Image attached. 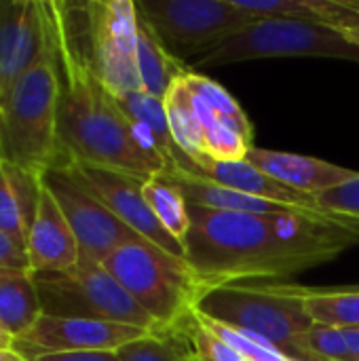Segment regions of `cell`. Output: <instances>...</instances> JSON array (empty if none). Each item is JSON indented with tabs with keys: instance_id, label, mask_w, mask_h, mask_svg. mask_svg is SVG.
Masks as SVG:
<instances>
[{
	"instance_id": "1",
	"label": "cell",
	"mask_w": 359,
	"mask_h": 361,
	"mask_svg": "<svg viewBox=\"0 0 359 361\" xmlns=\"http://www.w3.org/2000/svg\"><path fill=\"white\" fill-rule=\"evenodd\" d=\"M186 262L205 290L252 279L290 277L359 243L347 218L281 212L237 214L188 203Z\"/></svg>"
},
{
	"instance_id": "2",
	"label": "cell",
	"mask_w": 359,
	"mask_h": 361,
	"mask_svg": "<svg viewBox=\"0 0 359 361\" xmlns=\"http://www.w3.org/2000/svg\"><path fill=\"white\" fill-rule=\"evenodd\" d=\"M59 72V146L66 161L150 180L169 165L144 144L116 97L93 70L83 2H44Z\"/></svg>"
},
{
	"instance_id": "3",
	"label": "cell",
	"mask_w": 359,
	"mask_h": 361,
	"mask_svg": "<svg viewBox=\"0 0 359 361\" xmlns=\"http://www.w3.org/2000/svg\"><path fill=\"white\" fill-rule=\"evenodd\" d=\"M47 17V8H44ZM59 72L47 17L44 44L36 61L0 99V159L34 178L61 165Z\"/></svg>"
},
{
	"instance_id": "4",
	"label": "cell",
	"mask_w": 359,
	"mask_h": 361,
	"mask_svg": "<svg viewBox=\"0 0 359 361\" xmlns=\"http://www.w3.org/2000/svg\"><path fill=\"white\" fill-rule=\"evenodd\" d=\"M195 313L250 336L290 361H294L296 341L313 326L300 298L284 286L269 283H224L209 288L199 296Z\"/></svg>"
},
{
	"instance_id": "5",
	"label": "cell",
	"mask_w": 359,
	"mask_h": 361,
	"mask_svg": "<svg viewBox=\"0 0 359 361\" xmlns=\"http://www.w3.org/2000/svg\"><path fill=\"white\" fill-rule=\"evenodd\" d=\"M104 267L154 317L163 334L190 319L205 292L186 258H178L146 239L118 247L104 260Z\"/></svg>"
},
{
	"instance_id": "6",
	"label": "cell",
	"mask_w": 359,
	"mask_h": 361,
	"mask_svg": "<svg viewBox=\"0 0 359 361\" xmlns=\"http://www.w3.org/2000/svg\"><path fill=\"white\" fill-rule=\"evenodd\" d=\"M34 283L42 315L112 322L163 334L154 317H150L129 296V292L106 271L102 262L80 256L74 271L34 277Z\"/></svg>"
},
{
	"instance_id": "7",
	"label": "cell",
	"mask_w": 359,
	"mask_h": 361,
	"mask_svg": "<svg viewBox=\"0 0 359 361\" xmlns=\"http://www.w3.org/2000/svg\"><path fill=\"white\" fill-rule=\"evenodd\" d=\"M264 57H336L359 61V49L317 21L262 19L195 57L188 68L229 66Z\"/></svg>"
},
{
	"instance_id": "8",
	"label": "cell",
	"mask_w": 359,
	"mask_h": 361,
	"mask_svg": "<svg viewBox=\"0 0 359 361\" xmlns=\"http://www.w3.org/2000/svg\"><path fill=\"white\" fill-rule=\"evenodd\" d=\"M135 8L184 63L188 55L199 57L258 21L235 0H135Z\"/></svg>"
},
{
	"instance_id": "9",
	"label": "cell",
	"mask_w": 359,
	"mask_h": 361,
	"mask_svg": "<svg viewBox=\"0 0 359 361\" xmlns=\"http://www.w3.org/2000/svg\"><path fill=\"white\" fill-rule=\"evenodd\" d=\"M89 57L106 89L118 97L142 91L138 76V8L133 0L83 2Z\"/></svg>"
},
{
	"instance_id": "10",
	"label": "cell",
	"mask_w": 359,
	"mask_h": 361,
	"mask_svg": "<svg viewBox=\"0 0 359 361\" xmlns=\"http://www.w3.org/2000/svg\"><path fill=\"white\" fill-rule=\"evenodd\" d=\"M42 182L63 212L78 241L83 258L104 264V260L118 247L142 241V237L133 228L121 222L68 169L55 167L42 176Z\"/></svg>"
},
{
	"instance_id": "11",
	"label": "cell",
	"mask_w": 359,
	"mask_h": 361,
	"mask_svg": "<svg viewBox=\"0 0 359 361\" xmlns=\"http://www.w3.org/2000/svg\"><path fill=\"white\" fill-rule=\"evenodd\" d=\"M68 169L87 190H91L121 222H125L129 228H133L142 239L159 245L161 250L184 258V245L178 243L157 220L152 214L150 205L144 199V182L135 176L89 165V163H78V161H66L59 165Z\"/></svg>"
},
{
	"instance_id": "12",
	"label": "cell",
	"mask_w": 359,
	"mask_h": 361,
	"mask_svg": "<svg viewBox=\"0 0 359 361\" xmlns=\"http://www.w3.org/2000/svg\"><path fill=\"white\" fill-rule=\"evenodd\" d=\"M152 332L95 319H72V317H49L40 315L38 322L15 341V351L25 360L57 353H93L112 351L140 341Z\"/></svg>"
},
{
	"instance_id": "13",
	"label": "cell",
	"mask_w": 359,
	"mask_h": 361,
	"mask_svg": "<svg viewBox=\"0 0 359 361\" xmlns=\"http://www.w3.org/2000/svg\"><path fill=\"white\" fill-rule=\"evenodd\" d=\"M167 169H178L186 176H193V178H199V180H205V182L250 195V197H258V199H267V201H273L279 205H288V207H294L300 212L324 214L311 195L300 192V190L279 182L275 178H271L269 173H264L262 169L252 165L248 159H243V161H216L209 157L190 159L176 146V150L171 152Z\"/></svg>"
},
{
	"instance_id": "14",
	"label": "cell",
	"mask_w": 359,
	"mask_h": 361,
	"mask_svg": "<svg viewBox=\"0 0 359 361\" xmlns=\"http://www.w3.org/2000/svg\"><path fill=\"white\" fill-rule=\"evenodd\" d=\"M44 34L42 0H0V99L36 61Z\"/></svg>"
},
{
	"instance_id": "15",
	"label": "cell",
	"mask_w": 359,
	"mask_h": 361,
	"mask_svg": "<svg viewBox=\"0 0 359 361\" xmlns=\"http://www.w3.org/2000/svg\"><path fill=\"white\" fill-rule=\"evenodd\" d=\"M28 260L32 277L63 275L74 271L80 262L78 241L42 178L36 214L28 235Z\"/></svg>"
},
{
	"instance_id": "16",
	"label": "cell",
	"mask_w": 359,
	"mask_h": 361,
	"mask_svg": "<svg viewBox=\"0 0 359 361\" xmlns=\"http://www.w3.org/2000/svg\"><path fill=\"white\" fill-rule=\"evenodd\" d=\"M248 161L258 169H262L264 173H269L271 178L311 197L343 186L359 176V171L355 169L341 167L324 159L284 152V150H269L258 146H252V150L248 152Z\"/></svg>"
},
{
	"instance_id": "17",
	"label": "cell",
	"mask_w": 359,
	"mask_h": 361,
	"mask_svg": "<svg viewBox=\"0 0 359 361\" xmlns=\"http://www.w3.org/2000/svg\"><path fill=\"white\" fill-rule=\"evenodd\" d=\"M40 178L0 161V231L28 250V235L36 214Z\"/></svg>"
},
{
	"instance_id": "18",
	"label": "cell",
	"mask_w": 359,
	"mask_h": 361,
	"mask_svg": "<svg viewBox=\"0 0 359 361\" xmlns=\"http://www.w3.org/2000/svg\"><path fill=\"white\" fill-rule=\"evenodd\" d=\"M178 188L180 192L186 197L188 203L199 205V207H207V209H218V212H237V214H281V212H300L288 205H279L267 199H258V197H250L193 176H186L178 169H165L163 171ZM315 214V212H309ZM328 216V214H326Z\"/></svg>"
},
{
	"instance_id": "19",
	"label": "cell",
	"mask_w": 359,
	"mask_h": 361,
	"mask_svg": "<svg viewBox=\"0 0 359 361\" xmlns=\"http://www.w3.org/2000/svg\"><path fill=\"white\" fill-rule=\"evenodd\" d=\"M186 72L188 66L167 51V47L138 13V76L142 91L163 99L169 87Z\"/></svg>"
},
{
	"instance_id": "20",
	"label": "cell",
	"mask_w": 359,
	"mask_h": 361,
	"mask_svg": "<svg viewBox=\"0 0 359 361\" xmlns=\"http://www.w3.org/2000/svg\"><path fill=\"white\" fill-rule=\"evenodd\" d=\"M116 102L123 108V112L129 116L133 127L138 129L144 144L148 148H152L154 152H159L161 157H165V161L169 165L176 144H174V137L169 131L163 99L152 97L144 91H133V93L118 95Z\"/></svg>"
},
{
	"instance_id": "21",
	"label": "cell",
	"mask_w": 359,
	"mask_h": 361,
	"mask_svg": "<svg viewBox=\"0 0 359 361\" xmlns=\"http://www.w3.org/2000/svg\"><path fill=\"white\" fill-rule=\"evenodd\" d=\"M303 300L313 324L336 330L359 328V288L351 290H315L305 286H284Z\"/></svg>"
},
{
	"instance_id": "22",
	"label": "cell",
	"mask_w": 359,
	"mask_h": 361,
	"mask_svg": "<svg viewBox=\"0 0 359 361\" xmlns=\"http://www.w3.org/2000/svg\"><path fill=\"white\" fill-rule=\"evenodd\" d=\"M42 315L34 277L15 273L0 281V324L17 341Z\"/></svg>"
},
{
	"instance_id": "23",
	"label": "cell",
	"mask_w": 359,
	"mask_h": 361,
	"mask_svg": "<svg viewBox=\"0 0 359 361\" xmlns=\"http://www.w3.org/2000/svg\"><path fill=\"white\" fill-rule=\"evenodd\" d=\"M163 104H165V114H167L174 144L190 159L205 157L203 152L205 129L201 121L197 118V112L193 106V93L188 91L184 78H178L169 87L167 95L163 97Z\"/></svg>"
},
{
	"instance_id": "24",
	"label": "cell",
	"mask_w": 359,
	"mask_h": 361,
	"mask_svg": "<svg viewBox=\"0 0 359 361\" xmlns=\"http://www.w3.org/2000/svg\"><path fill=\"white\" fill-rule=\"evenodd\" d=\"M144 199L150 205L157 220L161 222V226L178 243L184 245L190 231V218H188V201L180 192V188L165 173H159L144 182Z\"/></svg>"
},
{
	"instance_id": "25",
	"label": "cell",
	"mask_w": 359,
	"mask_h": 361,
	"mask_svg": "<svg viewBox=\"0 0 359 361\" xmlns=\"http://www.w3.org/2000/svg\"><path fill=\"white\" fill-rule=\"evenodd\" d=\"M186 87L201 97L205 104H209L214 108V112L218 114V121L229 125L231 129H235L237 133H241L243 137H248L250 142H254L252 137V123L248 118V114L243 112V108L239 106V102L216 80H212L209 76H203L195 70L188 68V72L182 76Z\"/></svg>"
},
{
	"instance_id": "26",
	"label": "cell",
	"mask_w": 359,
	"mask_h": 361,
	"mask_svg": "<svg viewBox=\"0 0 359 361\" xmlns=\"http://www.w3.org/2000/svg\"><path fill=\"white\" fill-rule=\"evenodd\" d=\"M294 361H353L343 330L313 324L294 345Z\"/></svg>"
},
{
	"instance_id": "27",
	"label": "cell",
	"mask_w": 359,
	"mask_h": 361,
	"mask_svg": "<svg viewBox=\"0 0 359 361\" xmlns=\"http://www.w3.org/2000/svg\"><path fill=\"white\" fill-rule=\"evenodd\" d=\"M317 23L339 32L359 49V0H313Z\"/></svg>"
},
{
	"instance_id": "28",
	"label": "cell",
	"mask_w": 359,
	"mask_h": 361,
	"mask_svg": "<svg viewBox=\"0 0 359 361\" xmlns=\"http://www.w3.org/2000/svg\"><path fill=\"white\" fill-rule=\"evenodd\" d=\"M254 142L237 133L224 123H214L205 129L203 135V152L216 161H243L252 150Z\"/></svg>"
},
{
	"instance_id": "29",
	"label": "cell",
	"mask_w": 359,
	"mask_h": 361,
	"mask_svg": "<svg viewBox=\"0 0 359 361\" xmlns=\"http://www.w3.org/2000/svg\"><path fill=\"white\" fill-rule=\"evenodd\" d=\"M190 324H193L190 338L195 345V355H199L203 361H254L239 353L222 336H218L214 328L195 311L190 315Z\"/></svg>"
},
{
	"instance_id": "30",
	"label": "cell",
	"mask_w": 359,
	"mask_h": 361,
	"mask_svg": "<svg viewBox=\"0 0 359 361\" xmlns=\"http://www.w3.org/2000/svg\"><path fill=\"white\" fill-rule=\"evenodd\" d=\"M235 4L254 15L258 21L262 19H300V21H317L313 0H235Z\"/></svg>"
},
{
	"instance_id": "31",
	"label": "cell",
	"mask_w": 359,
	"mask_h": 361,
	"mask_svg": "<svg viewBox=\"0 0 359 361\" xmlns=\"http://www.w3.org/2000/svg\"><path fill=\"white\" fill-rule=\"evenodd\" d=\"M324 214L347 218L359 233V176L351 182L313 197Z\"/></svg>"
},
{
	"instance_id": "32",
	"label": "cell",
	"mask_w": 359,
	"mask_h": 361,
	"mask_svg": "<svg viewBox=\"0 0 359 361\" xmlns=\"http://www.w3.org/2000/svg\"><path fill=\"white\" fill-rule=\"evenodd\" d=\"M123 361H188L163 334H148L116 351Z\"/></svg>"
},
{
	"instance_id": "33",
	"label": "cell",
	"mask_w": 359,
	"mask_h": 361,
	"mask_svg": "<svg viewBox=\"0 0 359 361\" xmlns=\"http://www.w3.org/2000/svg\"><path fill=\"white\" fill-rule=\"evenodd\" d=\"M0 269L30 273L28 250L2 231H0Z\"/></svg>"
},
{
	"instance_id": "34",
	"label": "cell",
	"mask_w": 359,
	"mask_h": 361,
	"mask_svg": "<svg viewBox=\"0 0 359 361\" xmlns=\"http://www.w3.org/2000/svg\"><path fill=\"white\" fill-rule=\"evenodd\" d=\"M30 361H123L112 351H93V353H57V355H40Z\"/></svg>"
},
{
	"instance_id": "35",
	"label": "cell",
	"mask_w": 359,
	"mask_h": 361,
	"mask_svg": "<svg viewBox=\"0 0 359 361\" xmlns=\"http://www.w3.org/2000/svg\"><path fill=\"white\" fill-rule=\"evenodd\" d=\"M343 336H345V343H347V349H349L351 360L359 361V328L343 330Z\"/></svg>"
},
{
	"instance_id": "36",
	"label": "cell",
	"mask_w": 359,
	"mask_h": 361,
	"mask_svg": "<svg viewBox=\"0 0 359 361\" xmlns=\"http://www.w3.org/2000/svg\"><path fill=\"white\" fill-rule=\"evenodd\" d=\"M11 349H15V338L0 324V351H11Z\"/></svg>"
},
{
	"instance_id": "37",
	"label": "cell",
	"mask_w": 359,
	"mask_h": 361,
	"mask_svg": "<svg viewBox=\"0 0 359 361\" xmlns=\"http://www.w3.org/2000/svg\"><path fill=\"white\" fill-rule=\"evenodd\" d=\"M0 361H28L23 355H19L15 349L11 351H0Z\"/></svg>"
},
{
	"instance_id": "38",
	"label": "cell",
	"mask_w": 359,
	"mask_h": 361,
	"mask_svg": "<svg viewBox=\"0 0 359 361\" xmlns=\"http://www.w3.org/2000/svg\"><path fill=\"white\" fill-rule=\"evenodd\" d=\"M17 271H6V269H0V281L2 279H6V277H11V275H15Z\"/></svg>"
},
{
	"instance_id": "39",
	"label": "cell",
	"mask_w": 359,
	"mask_h": 361,
	"mask_svg": "<svg viewBox=\"0 0 359 361\" xmlns=\"http://www.w3.org/2000/svg\"><path fill=\"white\" fill-rule=\"evenodd\" d=\"M188 361H203V360H201L199 355H195V353H193V355H188Z\"/></svg>"
},
{
	"instance_id": "40",
	"label": "cell",
	"mask_w": 359,
	"mask_h": 361,
	"mask_svg": "<svg viewBox=\"0 0 359 361\" xmlns=\"http://www.w3.org/2000/svg\"><path fill=\"white\" fill-rule=\"evenodd\" d=\"M0 161H2V159H0Z\"/></svg>"
}]
</instances>
